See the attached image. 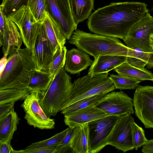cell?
<instances>
[{
	"label": "cell",
	"mask_w": 153,
	"mask_h": 153,
	"mask_svg": "<svg viewBox=\"0 0 153 153\" xmlns=\"http://www.w3.org/2000/svg\"><path fill=\"white\" fill-rule=\"evenodd\" d=\"M149 13L144 2H113L92 13L87 25L95 34L123 40L133 25Z\"/></svg>",
	"instance_id": "cell-1"
},
{
	"label": "cell",
	"mask_w": 153,
	"mask_h": 153,
	"mask_svg": "<svg viewBox=\"0 0 153 153\" xmlns=\"http://www.w3.org/2000/svg\"><path fill=\"white\" fill-rule=\"evenodd\" d=\"M36 68L31 52L26 48H14L7 59L0 75V90L9 88H27L30 75Z\"/></svg>",
	"instance_id": "cell-2"
},
{
	"label": "cell",
	"mask_w": 153,
	"mask_h": 153,
	"mask_svg": "<svg viewBox=\"0 0 153 153\" xmlns=\"http://www.w3.org/2000/svg\"><path fill=\"white\" fill-rule=\"evenodd\" d=\"M68 42L94 57L99 55L127 56L129 48L118 38L76 30Z\"/></svg>",
	"instance_id": "cell-3"
},
{
	"label": "cell",
	"mask_w": 153,
	"mask_h": 153,
	"mask_svg": "<svg viewBox=\"0 0 153 153\" xmlns=\"http://www.w3.org/2000/svg\"><path fill=\"white\" fill-rule=\"evenodd\" d=\"M73 86L71 78L62 68L54 76L47 90L39 94V104L49 117L54 116L65 105Z\"/></svg>",
	"instance_id": "cell-4"
},
{
	"label": "cell",
	"mask_w": 153,
	"mask_h": 153,
	"mask_svg": "<svg viewBox=\"0 0 153 153\" xmlns=\"http://www.w3.org/2000/svg\"><path fill=\"white\" fill-rule=\"evenodd\" d=\"M73 84L69 100L62 109L83 98L96 95L105 94L115 89L108 73L93 77L88 74L75 80Z\"/></svg>",
	"instance_id": "cell-5"
},
{
	"label": "cell",
	"mask_w": 153,
	"mask_h": 153,
	"mask_svg": "<svg viewBox=\"0 0 153 153\" xmlns=\"http://www.w3.org/2000/svg\"><path fill=\"white\" fill-rule=\"evenodd\" d=\"M120 116L109 115L87 123L89 153H97L108 145V137Z\"/></svg>",
	"instance_id": "cell-6"
},
{
	"label": "cell",
	"mask_w": 153,
	"mask_h": 153,
	"mask_svg": "<svg viewBox=\"0 0 153 153\" xmlns=\"http://www.w3.org/2000/svg\"><path fill=\"white\" fill-rule=\"evenodd\" d=\"M153 34V17L149 13L135 23L123 40L129 48L153 52L150 37Z\"/></svg>",
	"instance_id": "cell-7"
},
{
	"label": "cell",
	"mask_w": 153,
	"mask_h": 153,
	"mask_svg": "<svg viewBox=\"0 0 153 153\" xmlns=\"http://www.w3.org/2000/svg\"><path fill=\"white\" fill-rule=\"evenodd\" d=\"M6 17L16 25L22 42L32 52L39 23L37 22L29 7L26 4L24 5L14 13Z\"/></svg>",
	"instance_id": "cell-8"
},
{
	"label": "cell",
	"mask_w": 153,
	"mask_h": 153,
	"mask_svg": "<svg viewBox=\"0 0 153 153\" xmlns=\"http://www.w3.org/2000/svg\"><path fill=\"white\" fill-rule=\"evenodd\" d=\"M47 12L69 40L77 25L73 19L69 0H46Z\"/></svg>",
	"instance_id": "cell-9"
},
{
	"label": "cell",
	"mask_w": 153,
	"mask_h": 153,
	"mask_svg": "<svg viewBox=\"0 0 153 153\" xmlns=\"http://www.w3.org/2000/svg\"><path fill=\"white\" fill-rule=\"evenodd\" d=\"M39 93L32 92L25 99L21 107L25 115L24 119L27 124L40 129H51L55 127L53 119L48 117L39 104Z\"/></svg>",
	"instance_id": "cell-10"
},
{
	"label": "cell",
	"mask_w": 153,
	"mask_h": 153,
	"mask_svg": "<svg viewBox=\"0 0 153 153\" xmlns=\"http://www.w3.org/2000/svg\"><path fill=\"white\" fill-rule=\"evenodd\" d=\"M94 106L108 115L133 114V99L122 91L106 94Z\"/></svg>",
	"instance_id": "cell-11"
},
{
	"label": "cell",
	"mask_w": 153,
	"mask_h": 153,
	"mask_svg": "<svg viewBox=\"0 0 153 153\" xmlns=\"http://www.w3.org/2000/svg\"><path fill=\"white\" fill-rule=\"evenodd\" d=\"M131 115L126 114L119 117L107 140L108 145L124 153L134 149L132 130L134 120Z\"/></svg>",
	"instance_id": "cell-12"
},
{
	"label": "cell",
	"mask_w": 153,
	"mask_h": 153,
	"mask_svg": "<svg viewBox=\"0 0 153 153\" xmlns=\"http://www.w3.org/2000/svg\"><path fill=\"white\" fill-rule=\"evenodd\" d=\"M136 116L146 128H153V86L138 85L133 99Z\"/></svg>",
	"instance_id": "cell-13"
},
{
	"label": "cell",
	"mask_w": 153,
	"mask_h": 153,
	"mask_svg": "<svg viewBox=\"0 0 153 153\" xmlns=\"http://www.w3.org/2000/svg\"><path fill=\"white\" fill-rule=\"evenodd\" d=\"M31 53L36 69L48 72L54 53L47 37L44 27L40 23Z\"/></svg>",
	"instance_id": "cell-14"
},
{
	"label": "cell",
	"mask_w": 153,
	"mask_h": 153,
	"mask_svg": "<svg viewBox=\"0 0 153 153\" xmlns=\"http://www.w3.org/2000/svg\"><path fill=\"white\" fill-rule=\"evenodd\" d=\"M22 42L17 26L5 15L4 25L0 27V46L4 56H8L15 47L20 48Z\"/></svg>",
	"instance_id": "cell-15"
},
{
	"label": "cell",
	"mask_w": 153,
	"mask_h": 153,
	"mask_svg": "<svg viewBox=\"0 0 153 153\" xmlns=\"http://www.w3.org/2000/svg\"><path fill=\"white\" fill-rule=\"evenodd\" d=\"M108 115L101 110L91 106L64 115L65 124L71 128L87 124L89 122Z\"/></svg>",
	"instance_id": "cell-16"
},
{
	"label": "cell",
	"mask_w": 153,
	"mask_h": 153,
	"mask_svg": "<svg viewBox=\"0 0 153 153\" xmlns=\"http://www.w3.org/2000/svg\"><path fill=\"white\" fill-rule=\"evenodd\" d=\"M94 58L88 73L92 77L108 73L127 60V56L119 55H99Z\"/></svg>",
	"instance_id": "cell-17"
},
{
	"label": "cell",
	"mask_w": 153,
	"mask_h": 153,
	"mask_svg": "<svg viewBox=\"0 0 153 153\" xmlns=\"http://www.w3.org/2000/svg\"><path fill=\"white\" fill-rule=\"evenodd\" d=\"M93 61L88 54L78 48L67 50L64 67L66 71L78 74L91 66Z\"/></svg>",
	"instance_id": "cell-18"
},
{
	"label": "cell",
	"mask_w": 153,
	"mask_h": 153,
	"mask_svg": "<svg viewBox=\"0 0 153 153\" xmlns=\"http://www.w3.org/2000/svg\"><path fill=\"white\" fill-rule=\"evenodd\" d=\"M42 24L44 27L47 37L55 54L59 48L61 50H62L67 39L47 12Z\"/></svg>",
	"instance_id": "cell-19"
},
{
	"label": "cell",
	"mask_w": 153,
	"mask_h": 153,
	"mask_svg": "<svg viewBox=\"0 0 153 153\" xmlns=\"http://www.w3.org/2000/svg\"><path fill=\"white\" fill-rule=\"evenodd\" d=\"M53 77L48 72L37 69L34 70L30 75L27 88L31 92L42 94L47 90Z\"/></svg>",
	"instance_id": "cell-20"
},
{
	"label": "cell",
	"mask_w": 153,
	"mask_h": 153,
	"mask_svg": "<svg viewBox=\"0 0 153 153\" xmlns=\"http://www.w3.org/2000/svg\"><path fill=\"white\" fill-rule=\"evenodd\" d=\"M70 148L73 153H89L87 124L74 128Z\"/></svg>",
	"instance_id": "cell-21"
},
{
	"label": "cell",
	"mask_w": 153,
	"mask_h": 153,
	"mask_svg": "<svg viewBox=\"0 0 153 153\" xmlns=\"http://www.w3.org/2000/svg\"><path fill=\"white\" fill-rule=\"evenodd\" d=\"M72 16L78 24L88 19L93 9L94 0H69Z\"/></svg>",
	"instance_id": "cell-22"
},
{
	"label": "cell",
	"mask_w": 153,
	"mask_h": 153,
	"mask_svg": "<svg viewBox=\"0 0 153 153\" xmlns=\"http://www.w3.org/2000/svg\"><path fill=\"white\" fill-rule=\"evenodd\" d=\"M19 120L14 108L0 119V143L13 137L14 133L17 130Z\"/></svg>",
	"instance_id": "cell-23"
},
{
	"label": "cell",
	"mask_w": 153,
	"mask_h": 153,
	"mask_svg": "<svg viewBox=\"0 0 153 153\" xmlns=\"http://www.w3.org/2000/svg\"><path fill=\"white\" fill-rule=\"evenodd\" d=\"M118 74L140 81H153V74L144 68H140L131 65L126 62L116 68Z\"/></svg>",
	"instance_id": "cell-24"
},
{
	"label": "cell",
	"mask_w": 153,
	"mask_h": 153,
	"mask_svg": "<svg viewBox=\"0 0 153 153\" xmlns=\"http://www.w3.org/2000/svg\"><path fill=\"white\" fill-rule=\"evenodd\" d=\"M126 62L131 65L140 68L146 66L148 69L153 68V52H146L138 49L129 48Z\"/></svg>",
	"instance_id": "cell-25"
},
{
	"label": "cell",
	"mask_w": 153,
	"mask_h": 153,
	"mask_svg": "<svg viewBox=\"0 0 153 153\" xmlns=\"http://www.w3.org/2000/svg\"><path fill=\"white\" fill-rule=\"evenodd\" d=\"M31 91L28 88H9L0 90V105L24 100Z\"/></svg>",
	"instance_id": "cell-26"
},
{
	"label": "cell",
	"mask_w": 153,
	"mask_h": 153,
	"mask_svg": "<svg viewBox=\"0 0 153 153\" xmlns=\"http://www.w3.org/2000/svg\"><path fill=\"white\" fill-rule=\"evenodd\" d=\"M105 94L96 95L80 100L62 109L61 113L64 115H68L88 106L94 105Z\"/></svg>",
	"instance_id": "cell-27"
},
{
	"label": "cell",
	"mask_w": 153,
	"mask_h": 153,
	"mask_svg": "<svg viewBox=\"0 0 153 153\" xmlns=\"http://www.w3.org/2000/svg\"><path fill=\"white\" fill-rule=\"evenodd\" d=\"M28 6L37 22L42 23L47 12L46 0H27Z\"/></svg>",
	"instance_id": "cell-28"
},
{
	"label": "cell",
	"mask_w": 153,
	"mask_h": 153,
	"mask_svg": "<svg viewBox=\"0 0 153 153\" xmlns=\"http://www.w3.org/2000/svg\"><path fill=\"white\" fill-rule=\"evenodd\" d=\"M109 77L114 84L115 89L120 90L134 89L137 88L141 82L118 74H111Z\"/></svg>",
	"instance_id": "cell-29"
},
{
	"label": "cell",
	"mask_w": 153,
	"mask_h": 153,
	"mask_svg": "<svg viewBox=\"0 0 153 153\" xmlns=\"http://www.w3.org/2000/svg\"><path fill=\"white\" fill-rule=\"evenodd\" d=\"M70 128L56 134L47 139L33 143L26 147L25 150H27L42 147H57L69 130Z\"/></svg>",
	"instance_id": "cell-30"
},
{
	"label": "cell",
	"mask_w": 153,
	"mask_h": 153,
	"mask_svg": "<svg viewBox=\"0 0 153 153\" xmlns=\"http://www.w3.org/2000/svg\"><path fill=\"white\" fill-rule=\"evenodd\" d=\"M67 51L66 47L64 46L61 50L59 48L54 54L48 71L51 76H54L64 67Z\"/></svg>",
	"instance_id": "cell-31"
},
{
	"label": "cell",
	"mask_w": 153,
	"mask_h": 153,
	"mask_svg": "<svg viewBox=\"0 0 153 153\" xmlns=\"http://www.w3.org/2000/svg\"><path fill=\"white\" fill-rule=\"evenodd\" d=\"M132 130L133 143L136 150L143 146L147 142L144 131L137 124L134 120L132 123Z\"/></svg>",
	"instance_id": "cell-32"
},
{
	"label": "cell",
	"mask_w": 153,
	"mask_h": 153,
	"mask_svg": "<svg viewBox=\"0 0 153 153\" xmlns=\"http://www.w3.org/2000/svg\"><path fill=\"white\" fill-rule=\"evenodd\" d=\"M27 0H5L0 5L4 15L7 16L14 13L22 5L27 4Z\"/></svg>",
	"instance_id": "cell-33"
},
{
	"label": "cell",
	"mask_w": 153,
	"mask_h": 153,
	"mask_svg": "<svg viewBox=\"0 0 153 153\" xmlns=\"http://www.w3.org/2000/svg\"><path fill=\"white\" fill-rule=\"evenodd\" d=\"M74 128H70L67 133L57 146L53 153H66L71 151L70 143Z\"/></svg>",
	"instance_id": "cell-34"
},
{
	"label": "cell",
	"mask_w": 153,
	"mask_h": 153,
	"mask_svg": "<svg viewBox=\"0 0 153 153\" xmlns=\"http://www.w3.org/2000/svg\"><path fill=\"white\" fill-rule=\"evenodd\" d=\"M13 137H10L4 142L0 143V153H24V150H15L12 147L10 142Z\"/></svg>",
	"instance_id": "cell-35"
},
{
	"label": "cell",
	"mask_w": 153,
	"mask_h": 153,
	"mask_svg": "<svg viewBox=\"0 0 153 153\" xmlns=\"http://www.w3.org/2000/svg\"><path fill=\"white\" fill-rule=\"evenodd\" d=\"M56 147H42L25 150L24 153H53Z\"/></svg>",
	"instance_id": "cell-36"
},
{
	"label": "cell",
	"mask_w": 153,
	"mask_h": 153,
	"mask_svg": "<svg viewBox=\"0 0 153 153\" xmlns=\"http://www.w3.org/2000/svg\"><path fill=\"white\" fill-rule=\"evenodd\" d=\"M14 102L0 105V119H1L14 108Z\"/></svg>",
	"instance_id": "cell-37"
},
{
	"label": "cell",
	"mask_w": 153,
	"mask_h": 153,
	"mask_svg": "<svg viewBox=\"0 0 153 153\" xmlns=\"http://www.w3.org/2000/svg\"><path fill=\"white\" fill-rule=\"evenodd\" d=\"M141 152L143 153H153V139L148 140L142 146Z\"/></svg>",
	"instance_id": "cell-38"
},
{
	"label": "cell",
	"mask_w": 153,
	"mask_h": 153,
	"mask_svg": "<svg viewBox=\"0 0 153 153\" xmlns=\"http://www.w3.org/2000/svg\"><path fill=\"white\" fill-rule=\"evenodd\" d=\"M7 56H4L0 60V72L1 73L4 70L6 65L7 61Z\"/></svg>",
	"instance_id": "cell-39"
},
{
	"label": "cell",
	"mask_w": 153,
	"mask_h": 153,
	"mask_svg": "<svg viewBox=\"0 0 153 153\" xmlns=\"http://www.w3.org/2000/svg\"><path fill=\"white\" fill-rule=\"evenodd\" d=\"M150 39L151 45L153 49V34L151 36Z\"/></svg>",
	"instance_id": "cell-40"
},
{
	"label": "cell",
	"mask_w": 153,
	"mask_h": 153,
	"mask_svg": "<svg viewBox=\"0 0 153 153\" xmlns=\"http://www.w3.org/2000/svg\"><path fill=\"white\" fill-rule=\"evenodd\" d=\"M5 0H2V2L4 1Z\"/></svg>",
	"instance_id": "cell-41"
},
{
	"label": "cell",
	"mask_w": 153,
	"mask_h": 153,
	"mask_svg": "<svg viewBox=\"0 0 153 153\" xmlns=\"http://www.w3.org/2000/svg\"><path fill=\"white\" fill-rule=\"evenodd\" d=\"M152 10H153V7L152 8Z\"/></svg>",
	"instance_id": "cell-42"
}]
</instances>
